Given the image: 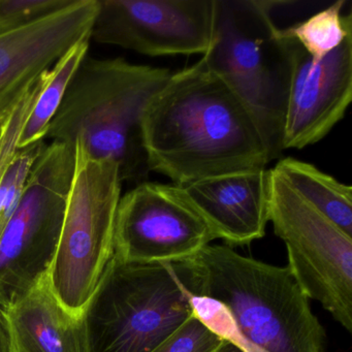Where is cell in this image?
Wrapping results in <instances>:
<instances>
[{
	"label": "cell",
	"instance_id": "cell-1",
	"mask_svg": "<svg viewBox=\"0 0 352 352\" xmlns=\"http://www.w3.org/2000/svg\"><path fill=\"white\" fill-rule=\"evenodd\" d=\"M150 172L172 184L265 168L269 143L248 107L203 58L172 75L143 113Z\"/></svg>",
	"mask_w": 352,
	"mask_h": 352
},
{
	"label": "cell",
	"instance_id": "cell-2",
	"mask_svg": "<svg viewBox=\"0 0 352 352\" xmlns=\"http://www.w3.org/2000/svg\"><path fill=\"white\" fill-rule=\"evenodd\" d=\"M193 294L223 302L245 352H323L325 333L287 267L208 245L186 259Z\"/></svg>",
	"mask_w": 352,
	"mask_h": 352
},
{
	"label": "cell",
	"instance_id": "cell-3",
	"mask_svg": "<svg viewBox=\"0 0 352 352\" xmlns=\"http://www.w3.org/2000/svg\"><path fill=\"white\" fill-rule=\"evenodd\" d=\"M172 72L124 59L86 57L76 72L46 139L82 144L96 158L114 160L123 181H142L150 172L141 122L152 96Z\"/></svg>",
	"mask_w": 352,
	"mask_h": 352
},
{
	"label": "cell",
	"instance_id": "cell-4",
	"mask_svg": "<svg viewBox=\"0 0 352 352\" xmlns=\"http://www.w3.org/2000/svg\"><path fill=\"white\" fill-rule=\"evenodd\" d=\"M186 261L139 265L112 256L83 322L87 352H152L189 317Z\"/></svg>",
	"mask_w": 352,
	"mask_h": 352
},
{
	"label": "cell",
	"instance_id": "cell-5",
	"mask_svg": "<svg viewBox=\"0 0 352 352\" xmlns=\"http://www.w3.org/2000/svg\"><path fill=\"white\" fill-rule=\"evenodd\" d=\"M283 1L215 0L211 47L201 56L248 107L272 152L282 153L281 133L292 69L288 38L272 11Z\"/></svg>",
	"mask_w": 352,
	"mask_h": 352
},
{
	"label": "cell",
	"instance_id": "cell-6",
	"mask_svg": "<svg viewBox=\"0 0 352 352\" xmlns=\"http://www.w3.org/2000/svg\"><path fill=\"white\" fill-rule=\"evenodd\" d=\"M75 148L73 179L49 277L65 310L83 318L114 254L122 179L114 160L94 157L80 143Z\"/></svg>",
	"mask_w": 352,
	"mask_h": 352
},
{
	"label": "cell",
	"instance_id": "cell-7",
	"mask_svg": "<svg viewBox=\"0 0 352 352\" xmlns=\"http://www.w3.org/2000/svg\"><path fill=\"white\" fill-rule=\"evenodd\" d=\"M75 146H45L21 199L0 232V307L6 308L50 272L75 168Z\"/></svg>",
	"mask_w": 352,
	"mask_h": 352
},
{
	"label": "cell",
	"instance_id": "cell-8",
	"mask_svg": "<svg viewBox=\"0 0 352 352\" xmlns=\"http://www.w3.org/2000/svg\"><path fill=\"white\" fill-rule=\"evenodd\" d=\"M269 221L287 249L288 265L309 300L352 331V236L269 170Z\"/></svg>",
	"mask_w": 352,
	"mask_h": 352
},
{
	"label": "cell",
	"instance_id": "cell-9",
	"mask_svg": "<svg viewBox=\"0 0 352 352\" xmlns=\"http://www.w3.org/2000/svg\"><path fill=\"white\" fill-rule=\"evenodd\" d=\"M214 240L178 185L141 182L121 197L113 256L123 263H180Z\"/></svg>",
	"mask_w": 352,
	"mask_h": 352
},
{
	"label": "cell",
	"instance_id": "cell-10",
	"mask_svg": "<svg viewBox=\"0 0 352 352\" xmlns=\"http://www.w3.org/2000/svg\"><path fill=\"white\" fill-rule=\"evenodd\" d=\"M91 38L147 56L199 54L211 47L215 0H98Z\"/></svg>",
	"mask_w": 352,
	"mask_h": 352
},
{
	"label": "cell",
	"instance_id": "cell-11",
	"mask_svg": "<svg viewBox=\"0 0 352 352\" xmlns=\"http://www.w3.org/2000/svg\"><path fill=\"white\" fill-rule=\"evenodd\" d=\"M98 7V0H74L63 9L0 34V127L65 53L91 40Z\"/></svg>",
	"mask_w": 352,
	"mask_h": 352
},
{
	"label": "cell",
	"instance_id": "cell-12",
	"mask_svg": "<svg viewBox=\"0 0 352 352\" xmlns=\"http://www.w3.org/2000/svg\"><path fill=\"white\" fill-rule=\"evenodd\" d=\"M289 43L292 69L282 124V151L304 149L324 139L344 118L352 100V34L317 63L298 43Z\"/></svg>",
	"mask_w": 352,
	"mask_h": 352
},
{
	"label": "cell",
	"instance_id": "cell-13",
	"mask_svg": "<svg viewBox=\"0 0 352 352\" xmlns=\"http://www.w3.org/2000/svg\"><path fill=\"white\" fill-rule=\"evenodd\" d=\"M214 239L247 245L263 238L269 222V170H244L178 185Z\"/></svg>",
	"mask_w": 352,
	"mask_h": 352
},
{
	"label": "cell",
	"instance_id": "cell-14",
	"mask_svg": "<svg viewBox=\"0 0 352 352\" xmlns=\"http://www.w3.org/2000/svg\"><path fill=\"white\" fill-rule=\"evenodd\" d=\"M1 309L9 352H87L83 318L60 304L49 272L24 296Z\"/></svg>",
	"mask_w": 352,
	"mask_h": 352
},
{
	"label": "cell",
	"instance_id": "cell-15",
	"mask_svg": "<svg viewBox=\"0 0 352 352\" xmlns=\"http://www.w3.org/2000/svg\"><path fill=\"white\" fill-rule=\"evenodd\" d=\"M272 168L305 201L352 236L351 186L296 158H281Z\"/></svg>",
	"mask_w": 352,
	"mask_h": 352
},
{
	"label": "cell",
	"instance_id": "cell-16",
	"mask_svg": "<svg viewBox=\"0 0 352 352\" xmlns=\"http://www.w3.org/2000/svg\"><path fill=\"white\" fill-rule=\"evenodd\" d=\"M90 41L80 43L65 53L52 67L50 80L36 100L20 139L19 149L45 141L51 121L65 98L77 69L87 57Z\"/></svg>",
	"mask_w": 352,
	"mask_h": 352
},
{
	"label": "cell",
	"instance_id": "cell-17",
	"mask_svg": "<svg viewBox=\"0 0 352 352\" xmlns=\"http://www.w3.org/2000/svg\"><path fill=\"white\" fill-rule=\"evenodd\" d=\"M345 0H338L308 19L280 30L283 38L300 45L313 63H320L352 34L351 14L342 15Z\"/></svg>",
	"mask_w": 352,
	"mask_h": 352
},
{
	"label": "cell",
	"instance_id": "cell-18",
	"mask_svg": "<svg viewBox=\"0 0 352 352\" xmlns=\"http://www.w3.org/2000/svg\"><path fill=\"white\" fill-rule=\"evenodd\" d=\"M45 146L46 143L43 141L20 149L0 179V232L15 212L30 170Z\"/></svg>",
	"mask_w": 352,
	"mask_h": 352
},
{
	"label": "cell",
	"instance_id": "cell-19",
	"mask_svg": "<svg viewBox=\"0 0 352 352\" xmlns=\"http://www.w3.org/2000/svg\"><path fill=\"white\" fill-rule=\"evenodd\" d=\"M52 69L44 74L0 127V179L7 172L19 151L20 139L38 96L48 84Z\"/></svg>",
	"mask_w": 352,
	"mask_h": 352
},
{
	"label": "cell",
	"instance_id": "cell-20",
	"mask_svg": "<svg viewBox=\"0 0 352 352\" xmlns=\"http://www.w3.org/2000/svg\"><path fill=\"white\" fill-rule=\"evenodd\" d=\"M189 304L192 309L193 316L199 319L212 333L245 352L244 342L236 321L223 302L211 296L193 294L189 298Z\"/></svg>",
	"mask_w": 352,
	"mask_h": 352
},
{
	"label": "cell",
	"instance_id": "cell-21",
	"mask_svg": "<svg viewBox=\"0 0 352 352\" xmlns=\"http://www.w3.org/2000/svg\"><path fill=\"white\" fill-rule=\"evenodd\" d=\"M222 343L192 315L152 352H218Z\"/></svg>",
	"mask_w": 352,
	"mask_h": 352
},
{
	"label": "cell",
	"instance_id": "cell-22",
	"mask_svg": "<svg viewBox=\"0 0 352 352\" xmlns=\"http://www.w3.org/2000/svg\"><path fill=\"white\" fill-rule=\"evenodd\" d=\"M74 0H0V34L26 25Z\"/></svg>",
	"mask_w": 352,
	"mask_h": 352
},
{
	"label": "cell",
	"instance_id": "cell-23",
	"mask_svg": "<svg viewBox=\"0 0 352 352\" xmlns=\"http://www.w3.org/2000/svg\"><path fill=\"white\" fill-rule=\"evenodd\" d=\"M0 352H9L7 329H6L5 318H3L1 307H0Z\"/></svg>",
	"mask_w": 352,
	"mask_h": 352
}]
</instances>
